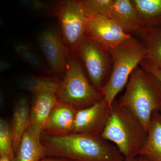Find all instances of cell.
I'll return each mask as SVG.
<instances>
[{
    "label": "cell",
    "mask_w": 161,
    "mask_h": 161,
    "mask_svg": "<svg viewBox=\"0 0 161 161\" xmlns=\"http://www.w3.org/2000/svg\"><path fill=\"white\" fill-rule=\"evenodd\" d=\"M80 1L87 14L100 16L110 19L115 0H81Z\"/></svg>",
    "instance_id": "obj_21"
},
{
    "label": "cell",
    "mask_w": 161,
    "mask_h": 161,
    "mask_svg": "<svg viewBox=\"0 0 161 161\" xmlns=\"http://www.w3.org/2000/svg\"><path fill=\"white\" fill-rule=\"evenodd\" d=\"M117 103L130 110L147 132L153 112L161 109L160 81L138 66L130 75L125 92Z\"/></svg>",
    "instance_id": "obj_2"
},
{
    "label": "cell",
    "mask_w": 161,
    "mask_h": 161,
    "mask_svg": "<svg viewBox=\"0 0 161 161\" xmlns=\"http://www.w3.org/2000/svg\"><path fill=\"white\" fill-rule=\"evenodd\" d=\"M109 50L112 60V74L102 92L103 98L112 107L116 96L126 85L133 70L147 57V52L143 44L132 36Z\"/></svg>",
    "instance_id": "obj_4"
},
{
    "label": "cell",
    "mask_w": 161,
    "mask_h": 161,
    "mask_svg": "<svg viewBox=\"0 0 161 161\" xmlns=\"http://www.w3.org/2000/svg\"><path fill=\"white\" fill-rule=\"evenodd\" d=\"M138 158L139 161H149L147 160V159L144 158L143 157H142L139 156Z\"/></svg>",
    "instance_id": "obj_29"
},
{
    "label": "cell",
    "mask_w": 161,
    "mask_h": 161,
    "mask_svg": "<svg viewBox=\"0 0 161 161\" xmlns=\"http://www.w3.org/2000/svg\"><path fill=\"white\" fill-rule=\"evenodd\" d=\"M12 67V64L9 61L0 60V72L5 71L10 69Z\"/></svg>",
    "instance_id": "obj_25"
},
{
    "label": "cell",
    "mask_w": 161,
    "mask_h": 161,
    "mask_svg": "<svg viewBox=\"0 0 161 161\" xmlns=\"http://www.w3.org/2000/svg\"><path fill=\"white\" fill-rule=\"evenodd\" d=\"M57 95L58 100L78 110L91 106L103 98L102 92L92 85L81 61L71 52H68L66 71Z\"/></svg>",
    "instance_id": "obj_5"
},
{
    "label": "cell",
    "mask_w": 161,
    "mask_h": 161,
    "mask_svg": "<svg viewBox=\"0 0 161 161\" xmlns=\"http://www.w3.org/2000/svg\"><path fill=\"white\" fill-rule=\"evenodd\" d=\"M30 110L26 98H20L15 104L13 114L11 131L13 147L16 153L23 134L30 125Z\"/></svg>",
    "instance_id": "obj_17"
},
{
    "label": "cell",
    "mask_w": 161,
    "mask_h": 161,
    "mask_svg": "<svg viewBox=\"0 0 161 161\" xmlns=\"http://www.w3.org/2000/svg\"><path fill=\"white\" fill-rule=\"evenodd\" d=\"M58 101L57 93L44 92L35 94L32 106L30 110V125L43 131L51 111Z\"/></svg>",
    "instance_id": "obj_15"
},
{
    "label": "cell",
    "mask_w": 161,
    "mask_h": 161,
    "mask_svg": "<svg viewBox=\"0 0 161 161\" xmlns=\"http://www.w3.org/2000/svg\"><path fill=\"white\" fill-rule=\"evenodd\" d=\"M86 36L87 39L98 41L108 49L114 48L132 36L124 32L109 18L88 14L86 19Z\"/></svg>",
    "instance_id": "obj_10"
},
{
    "label": "cell",
    "mask_w": 161,
    "mask_h": 161,
    "mask_svg": "<svg viewBox=\"0 0 161 161\" xmlns=\"http://www.w3.org/2000/svg\"><path fill=\"white\" fill-rule=\"evenodd\" d=\"M139 156L149 161H161V114L153 112L147 130L146 142Z\"/></svg>",
    "instance_id": "obj_14"
},
{
    "label": "cell",
    "mask_w": 161,
    "mask_h": 161,
    "mask_svg": "<svg viewBox=\"0 0 161 161\" xmlns=\"http://www.w3.org/2000/svg\"><path fill=\"white\" fill-rule=\"evenodd\" d=\"M42 130L29 125L23 134L14 161H40L47 155L41 141Z\"/></svg>",
    "instance_id": "obj_12"
},
{
    "label": "cell",
    "mask_w": 161,
    "mask_h": 161,
    "mask_svg": "<svg viewBox=\"0 0 161 161\" xmlns=\"http://www.w3.org/2000/svg\"><path fill=\"white\" fill-rule=\"evenodd\" d=\"M13 46L18 56L30 66L47 75L52 74L49 69L47 67L36 53L29 45L21 42H16Z\"/></svg>",
    "instance_id": "obj_20"
},
{
    "label": "cell",
    "mask_w": 161,
    "mask_h": 161,
    "mask_svg": "<svg viewBox=\"0 0 161 161\" xmlns=\"http://www.w3.org/2000/svg\"><path fill=\"white\" fill-rule=\"evenodd\" d=\"M55 14L64 46L69 52L75 53L87 39L85 9L80 1H61L56 3Z\"/></svg>",
    "instance_id": "obj_6"
},
{
    "label": "cell",
    "mask_w": 161,
    "mask_h": 161,
    "mask_svg": "<svg viewBox=\"0 0 161 161\" xmlns=\"http://www.w3.org/2000/svg\"><path fill=\"white\" fill-rule=\"evenodd\" d=\"M140 65L143 69L154 75L161 83V69L153 61L146 57L142 60Z\"/></svg>",
    "instance_id": "obj_24"
},
{
    "label": "cell",
    "mask_w": 161,
    "mask_h": 161,
    "mask_svg": "<svg viewBox=\"0 0 161 161\" xmlns=\"http://www.w3.org/2000/svg\"><path fill=\"white\" fill-rule=\"evenodd\" d=\"M3 19H2V18L1 17V16H0V27H1V26H2V24H3Z\"/></svg>",
    "instance_id": "obj_31"
},
{
    "label": "cell",
    "mask_w": 161,
    "mask_h": 161,
    "mask_svg": "<svg viewBox=\"0 0 161 161\" xmlns=\"http://www.w3.org/2000/svg\"><path fill=\"white\" fill-rule=\"evenodd\" d=\"M140 27L161 26V0H131Z\"/></svg>",
    "instance_id": "obj_18"
},
{
    "label": "cell",
    "mask_w": 161,
    "mask_h": 161,
    "mask_svg": "<svg viewBox=\"0 0 161 161\" xmlns=\"http://www.w3.org/2000/svg\"><path fill=\"white\" fill-rule=\"evenodd\" d=\"M110 19L128 34L131 35L140 27L137 12L131 0H115Z\"/></svg>",
    "instance_id": "obj_13"
},
{
    "label": "cell",
    "mask_w": 161,
    "mask_h": 161,
    "mask_svg": "<svg viewBox=\"0 0 161 161\" xmlns=\"http://www.w3.org/2000/svg\"><path fill=\"white\" fill-rule=\"evenodd\" d=\"M19 6L22 8L36 12H51L55 11V6L47 2L39 0H20L18 1Z\"/></svg>",
    "instance_id": "obj_23"
},
{
    "label": "cell",
    "mask_w": 161,
    "mask_h": 161,
    "mask_svg": "<svg viewBox=\"0 0 161 161\" xmlns=\"http://www.w3.org/2000/svg\"><path fill=\"white\" fill-rule=\"evenodd\" d=\"M124 161H139V160L138 157H137V158H136L133 159L131 160H130V161L124 160Z\"/></svg>",
    "instance_id": "obj_30"
},
{
    "label": "cell",
    "mask_w": 161,
    "mask_h": 161,
    "mask_svg": "<svg viewBox=\"0 0 161 161\" xmlns=\"http://www.w3.org/2000/svg\"><path fill=\"white\" fill-rule=\"evenodd\" d=\"M0 153L14 161L11 128L5 119L0 117Z\"/></svg>",
    "instance_id": "obj_22"
},
{
    "label": "cell",
    "mask_w": 161,
    "mask_h": 161,
    "mask_svg": "<svg viewBox=\"0 0 161 161\" xmlns=\"http://www.w3.org/2000/svg\"><path fill=\"white\" fill-rule=\"evenodd\" d=\"M78 111L73 106L58 100L48 115L43 131L49 136L73 133Z\"/></svg>",
    "instance_id": "obj_11"
},
{
    "label": "cell",
    "mask_w": 161,
    "mask_h": 161,
    "mask_svg": "<svg viewBox=\"0 0 161 161\" xmlns=\"http://www.w3.org/2000/svg\"><path fill=\"white\" fill-rule=\"evenodd\" d=\"M111 108L103 98L91 106L78 110L73 133L100 136L106 125Z\"/></svg>",
    "instance_id": "obj_9"
},
{
    "label": "cell",
    "mask_w": 161,
    "mask_h": 161,
    "mask_svg": "<svg viewBox=\"0 0 161 161\" xmlns=\"http://www.w3.org/2000/svg\"><path fill=\"white\" fill-rule=\"evenodd\" d=\"M5 100L2 92L0 91V110L2 109L4 106Z\"/></svg>",
    "instance_id": "obj_26"
},
{
    "label": "cell",
    "mask_w": 161,
    "mask_h": 161,
    "mask_svg": "<svg viewBox=\"0 0 161 161\" xmlns=\"http://www.w3.org/2000/svg\"><path fill=\"white\" fill-rule=\"evenodd\" d=\"M0 161H10L7 157L5 156L4 155L1 154L0 153Z\"/></svg>",
    "instance_id": "obj_28"
},
{
    "label": "cell",
    "mask_w": 161,
    "mask_h": 161,
    "mask_svg": "<svg viewBox=\"0 0 161 161\" xmlns=\"http://www.w3.org/2000/svg\"><path fill=\"white\" fill-rule=\"evenodd\" d=\"M100 136L115 144L125 160L130 161L139 156L147 132L130 110L114 101Z\"/></svg>",
    "instance_id": "obj_3"
},
{
    "label": "cell",
    "mask_w": 161,
    "mask_h": 161,
    "mask_svg": "<svg viewBox=\"0 0 161 161\" xmlns=\"http://www.w3.org/2000/svg\"><path fill=\"white\" fill-rule=\"evenodd\" d=\"M41 161H73L67 159H66V160H60V159H52V158H47L41 160Z\"/></svg>",
    "instance_id": "obj_27"
},
{
    "label": "cell",
    "mask_w": 161,
    "mask_h": 161,
    "mask_svg": "<svg viewBox=\"0 0 161 161\" xmlns=\"http://www.w3.org/2000/svg\"><path fill=\"white\" fill-rule=\"evenodd\" d=\"M39 45L53 74L64 75L67 65L68 51L64 44L60 32L55 28H47L39 35Z\"/></svg>",
    "instance_id": "obj_8"
},
{
    "label": "cell",
    "mask_w": 161,
    "mask_h": 161,
    "mask_svg": "<svg viewBox=\"0 0 161 161\" xmlns=\"http://www.w3.org/2000/svg\"><path fill=\"white\" fill-rule=\"evenodd\" d=\"M159 112H160V113L161 114V109H160L159 110Z\"/></svg>",
    "instance_id": "obj_32"
},
{
    "label": "cell",
    "mask_w": 161,
    "mask_h": 161,
    "mask_svg": "<svg viewBox=\"0 0 161 161\" xmlns=\"http://www.w3.org/2000/svg\"><path fill=\"white\" fill-rule=\"evenodd\" d=\"M61 80L57 76H27L20 77L18 80L19 86L35 94L44 92L57 93L60 88Z\"/></svg>",
    "instance_id": "obj_19"
},
{
    "label": "cell",
    "mask_w": 161,
    "mask_h": 161,
    "mask_svg": "<svg viewBox=\"0 0 161 161\" xmlns=\"http://www.w3.org/2000/svg\"><path fill=\"white\" fill-rule=\"evenodd\" d=\"M47 155L73 161H124L118 149L100 136L72 133L41 138Z\"/></svg>",
    "instance_id": "obj_1"
},
{
    "label": "cell",
    "mask_w": 161,
    "mask_h": 161,
    "mask_svg": "<svg viewBox=\"0 0 161 161\" xmlns=\"http://www.w3.org/2000/svg\"><path fill=\"white\" fill-rule=\"evenodd\" d=\"M74 53L83 62L92 85L102 91L112 74V60L109 50L98 41L86 39Z\"/></svg>",
    "instance_id": "obj_7"
},
{
    "label": "cell",
    "mask_w": 161,
    "mask_h": 161,
    "mask_svg": "<svg viewBox=\"0 0 161 161\" xmlns=\"http://www.w3.org/2000/svg\"><path fill=\"white\" fill-rule=\"evenodd\" d=\"M131 35L143 44L147 58L161 69V26L140 27Z\"/></svg>",
    "instance_id": "obj_16"
}]
</instances>
